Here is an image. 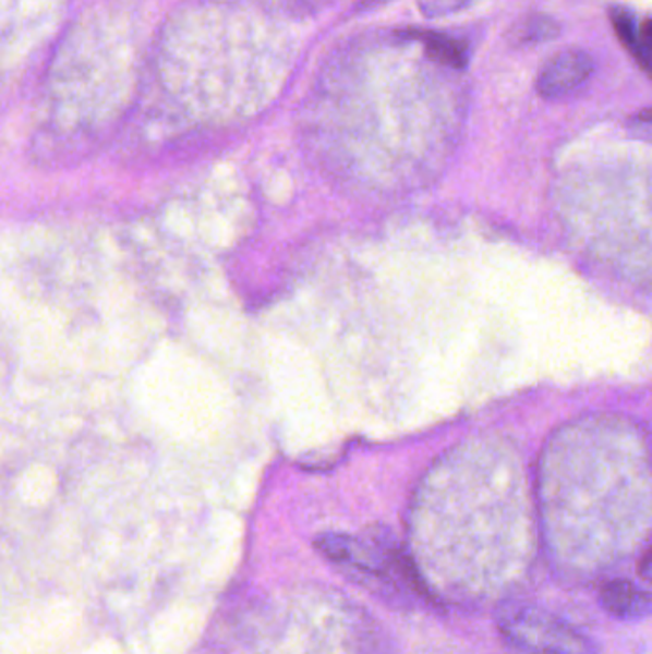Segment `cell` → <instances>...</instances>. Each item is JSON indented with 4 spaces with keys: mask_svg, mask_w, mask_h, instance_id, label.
<instances>
[{
    "mask_svg": "<svg viewBox=\"0 0 652 654\" xmlns=\"http://www.w3.org/2000/svg\"><path fill=\"white\" fill-rule=\"evenodd\" d=\"M601 605L621 620H641L652 615V595L629 580H613L601 592Z\"/></svg>",
    "mask_w": 652,
    "mask_h": 654,
    "instance_id": "cell-4",
    "label": "cell"
},
{
    "mask_svg": "<svg viewBox=\"0 0 652 654\" xmlns=\"http://www.w3.org/2000/svg\"><path fill=\"white\" fill-rule=\"evenodd\" d=\"M611 22H613L616 37L620 39L621 45L628 48L629 55L636 58L637 62L643 60V48L639 40V25H637L636 16L626 9L611 10Z\"/></svg>",
    "mask_w": 652,
    "mask_h": 654,
    "instance_id": "cell-6",
    "label": "cell"
},
{
    "mask_svg": "<svg viewBox=\"0 0 652 654\" xmlns=\"http://www.w3.org/2000/svg\"><path fill=\"white\" fill-rule=\"evenodd\" d=\"M639 574L647 582H652V547L649 549V554L644 555L641 565H639Z\"/></svg>",
    "mask_w": 652,
    "mask_h": 654,
    "instance_id": "cell-9",
    "label": "cell"
},
{
    "mask_svg": "<svg viewBox=\"0 0 652 654\" xmlns=\"http://www.w3.org/2000/svg\"><path fill=\"white\" fill-rule=\"evenodd\" d=\"M593 60L583 50H563L552 56L538 73L536 90L545 100H559L575 93L591 77Z\"/></svg>",
    "mask_w": 652,
    "mask_h": 654,
    "instance_id": "cell-3",
    "label": "cell"
},
{
    "mask_svg": "<svg viewBox=\"0 0 652 654\" xmlns=\"http://www.w3.org/2000/svg\"><path fill=\"white\" fill-rule=\"evenodd\" d=\"M318 547L329 561L364 577L388 578L400 569L397 547L383 540V536L354 537L329 534L319 537Z\"/></svg>",
    "mask_w": 652,
    "mask_h": 654,
    "instance_id": "cell-2",
    "label": "cell"
},
{
    "mask_svg": "<svg viewBox=\"0 0 652 654\" xmlns=\"http://www.w3.org/2000/svg\"><path fill=\"white\" fill-rule=\"evenodd\" d=\"M469 0H421L420 9L427 17L448 16L466 9Z\"/></svg>",
    "mask_w": 652,
    "mask_h": 654,
    "instance_id": "cell-8",
    "label": "cell"
},
{
    "mask_svg": "<svg viewBox=\"0 0 652 654\" xmlns=\"http://www.w3.org/2000/svg\"><path fill=\"white\" fill-rule=\"evenodd\" d=\"M497 628L507 641L532 654H597L588 635L534 605L509 603L497 613Z\"/></svg>",
    "mask_w": 652,
    "mask_h": 654,
    "instance_id": "cell-1",
    "label": "cell"
},
{
    "mask_svg": "<svg viewBox=\"0 0 652 654\" xmlns=\"http://www.w3.org/2000/svg\"><path fill=\"white\" fill-rule=\"evenodd\" d=\"M367 2H373V0H367Z\"/></svg>",
    "mask_w": 652,
    "mask_h": 654,
    "instance_id": "cell-10",
    "label": "cell"
},
{
    "mask_svg": "<svg viewBox=\"0 0 652 654\" xmlns=\"http://www.w3.org/2000/svg\"><path fill=\"white\" fill-rule=\"evenodd\" d=\"M557 25L550 17H530L519 27L520 40L524 43H538V40L552 39L557 35Z\"/></svg>",
    "mask_w": 652,
    "mask_h": 654,
    "instance_id": "cell-7",
    "label": "cell"
},
{
    "mask_svg": "<svg viewBox=\"0 0 652 654\" xmlns=\"http://www.w3.org/2000/svg\"><path fill=\"white\" fill-rule=\"evenodd\" d=\"M412 37L421 40L428 58H433L435 62L444 63L451 70H466L469 63V48L463 40L433 32L412 33Z\"/></svg>",
    "mask_w": 652,
    "mask_h": 654,
    "instance_id": "cell-5",
    "label": "cell"
}]
</instances>
